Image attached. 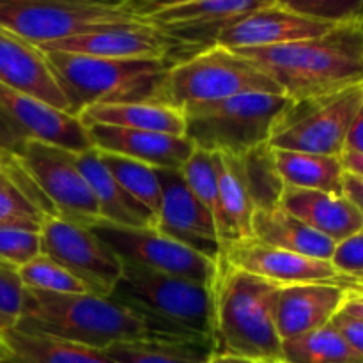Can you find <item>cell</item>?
<instances>
[{
	"instance_id": "obj_3",
	"label": "cell",
	"mask_w": 363,
	"mask_h": 363,
	"mask_svg": "<svg viewBox=\"0 0 363 363\" xmlns=\"http://www.w3.org/2000/svg\"><path fill=\"white\" fill-rule=\"evenodd\" d=\"M279 287L220 259L213 284V353L282 360L273 314Z\"/></svg>"
},
{
	"instance_id": "obj_20",
	"label": "cell",
	"mask_w": 363,
	"mask_h": 363,
	"mask_svg": "<svg viewBox=\"0 0 363 363\" xmlns=\"http://www.w3.org/2000/svg\"><path fill=\"white\" fill-rule=\"evenodd\" d=\"M85 128L92 147L98 151L126 156L155 169L179 170L195 149L184 135L156 133L105 124H91Z\"/></svg>"
},
{
	"instance_id": "obj_45",
	"label": "cell",
	"mask_w": 363,
	"mask_h": 363,
	"mask_svg": "<svg viewBox=\"0 0 363 363\" xmlns=\"http://www.w3.org/2000/svg\"><path fill=\"white\" fill-rule=\"evenodd\" d=\"M340 158H342L344 169H346L347 172L358 174V176L363 177V156L362 155H354V152L344 151Z\"/></svg>"
},
{
	"instance_id": "obj_44",
	"label": "cell",
	"mask_w": 363,
	"mask_h": 363,
	"mask_svg": "<svg viewBox=\"0 0 363 363\" xmlns=\"http://www.w3.org/2000/svg\"><path fill=\"white\" fill-rule=\"evenodd\" d=\"M208 363H284L282 360H264V358H250V357H238V354H223L211 353Z\"/></svg>"
},
{
	"instance_id": "obj_48",
	"label": "cell",
	"mask_w": 363,
	"mask_h": 363,
	"mask_svg": "<svg viewBox=\"0 0 363 363\" xmlns=\"http://www.w3.org/2000/svg\"><path fill=\"white\" fill-rule=\"evenodd\" d=\"M84 2H91V4H101V6H116V7H126V0H84Z\"/></svg>"
},
{
	"instance_id": "obj_11",
	"label": "cell",
	"mask_w": 363,
	"mask_h": 363,
	"mask_svg": "<svg viewBox=\"0 0 363 363\" xmlns=\"http://www.w3.org/2000/svg\"><path fill=\"white\" fill-rule=\"evenodd\" d=\"M27 140H41L73 152L92 149L87 128L73 113L0 84V162L20 155Z\"/></svg>"
},
{
	"instance_id": "obj_29",
	"label": "cell",
	"mask_w": 363,
	"mask_h": 363,
	"mask_svg": "<svg viewBox=\"0 0 363 363\" xmlns=\"http://www.w3.org/2000/svg\"><path fill=\"white\" fill-rule=\"evenodd\" d=\"M105 351L117 363H208L213 347L176 339H138L117 342Z\"/></svg>"
},
{
	"instance_id": "obj_40",
	"label": "cell",
	"mask_w": 363,
	"mask_h": 363,
	"mask_svg": "<svg viewBox=\"0 0 363 363\" xmlns=\"http://www.w3.org/2000/svg\"><path fill=\"white\" fill-rule=\"evenodd\" d=\"M332 325L344 335V339L358 351L363 358V319L340 308L339 314L332 319Z\"/></svg>"
},
{
	"instance_id": "obj_34",
	"label": "cell",
	"mask_w": 363,
	"mask_h": 363,
	"mask_svg": "<svg viewBox=\"0 0 363 363\" xmlns=\"http://www.w3.org/2000/svg\"><path fill=\"white\" fill-rule=\"evenodd\" d=\"M18 272H20L21 282L27 289L57 294L89 293L87 287L73 273L67 272L60 262L45 254H39L30 262L18 268Z\"/></svg>"
},
{
	"instance_id": "obj_25",
	"label": "cell",
	"mask_w": 363,
	"mask_h": 363,
	"mask_svg": "<svg viewBox=\"0 0 363 363\" xmlns=\"http://www.w3.org/2000/svg\"><path fill=\"white\" fill-rule=\"evenodd\" d=\"M77 163L94 195L99 218L124 227H155L151 213L145 211L121 188V184L101 163L94 147L77 152Z\"/></svg>"
},
{
	"instance_id": "obj_21",
	"label": "cell",
	"mask_w": 363,
	"mask_h": 363,
	"mask_svg": "<svg viewBox=\"0 0 363 363\" xmlns=\"http://www.w3.org/2000/svg\"><path fill=\"white\" fill-rule=\"evenodd\" d=\"M0 84L71 113L45 53L0 28Z\"/></svg>"
},
{
	"instance_id": "obj_50",
	"label": "cell",
	"mask_w": 363,
	"mask_h": 363,
	"mask_svg": "<svg viewBox=\"0 0 363 363\" xmlns=\"http://www.w3.org/2000/svg\"><path fill=\"white\" fill-rule=\"evenodd\" d=\"M344 282H350V284H362L363 286V273L362 275H354V277H346Z\"/></svg>"
},
{
	"instance_id": "obj_38",
	"label": "cell",
	"mask_w": 363,
	"mask_h": 363,
	"mask_svg": "<svg viewBox=\"0 0 363 363\" xmlns=\"http://www.w3.org/2000/svg\"><path fill=\"white\" fill-rule=\"evenodd\" d=\"M25 286L16 266L0 261V335L16 328L21 319Z\"/></svg>"
},
{
	"instance_id": "obj_35",
	"label": "cell",
	"mask_w": 363,
	"mask_h": 363,
	"mask_svg": "<svg viewBox=\"0 0 363 363\" xmlns=\"http://www.w3.org/2000/svg\"><path fill=\"white\" fill-rule=\"evenodd\" d=\"M301 16L332 25L363 23V0H273Z\"/></svg>"
},
{
	"instance_id": "obj_4",
	"label": "cell",
	"mask_w": 363,
	"mask_h": 363,
	"mask_svg": "<svg viewBox=\"0 0 363 363\" xmlns=\"http://www.w3.org/2000/svg\"><path fill=\"white\" fill-rule=\"evenodd\" d=\"M110 298L137 312L158 339L213 347V287L123 262Z\"/></svg>"
},
{
	"instance_id": "obj_30",
	"label": "cell",
	"mask_w": 363,
	"mask_h": 363,
	"mask_svg": "<svg viewBox=\"0 0 363 363\" xmlns=\"http://www.w3.org/2000/svg\"><path fill=\"white\" fill-rule=\"evenodd\" d=\"M284 363H363L358 351L330 323L282 342Z\"/></svg>"
},
{
	"instance_id": "obj_24",
	"label": "cell",
	"mask_w": 363,
	"mask_h": 363,
	"mask_svg": "<svg viewBox=\"0 0 363 363\" xmlns=\"http://www.w3.org/2000/svg\"><path fill=\"white\" fill-rule=\"evenodd\" d=\"M252 233L261 243L305 255L311 259L332 262L337 243L298 220L286 209H255L252 218Z\"/></svg>"
},
{
	"instance_id": "obj_43",
	"label": "cell",
	"mask_w": 363,
	"mask_h": 363,
	"mask_svg": "<svg viewBox=\"0 0 363 363\" xmlns=\"http://www.w3.org/2000/svg\"><path fill=\"white\" fill-rule=\"evenodd\" d=\"M344 151L354 152V155L363 156V106L354 117L353 124L350 128V133L346 138V149Z\"/></svg>"
},
{
	"instance_id": "obj_41",
	"label": "cell",
	"mask_w": 363,
	"mask_h": 363,
	"mask_svg": "<svg viewBox=\"0 0 363 363\" xmlns=\"http://www.w3.org/2000/svg\"><path fill=\"white\" fill-rule=\"evenodd\" d=\"M188 2H194V0H126V7L135 16L147 20L149 16L160 13V11L183 6Z\"/></svg>"
},
{
	"instance_id": "obj_37",
	"label": "cell",
	"mask_w": 363,
	"mask_h": 363,
	"mask_svg": "<svg viewBox=\"0 0 363 363\" xmlns=\"http://www.w3.org/2000/svg\"><path fill=\"white\" fill-rule=\"evenodd\" d=\"M41 254L39 229L0 225V261L21 268Z\"/></svg>"
},
{
	"instance_id": "obj_2",
	"label": "cell",
	"mask_w": 363,
	"mask_h": 363,
	"mask_svg": "<svg viewBox=\"0 0 363 363\" xmlns=\"http://www.w3.org/2000/svg\"><path fill=\"white\" fill-rule=\"evenodd\" d=\"M16 330L94 350L128 340L158 339L137 312L110 296L57 294L27 287Z\"/></svg>"
},
{
	"instance_id": "obj_5",
	"label": "cell",
	"mask_w": 363,
	"mask_h": 363,
	"mask_svg": "<svg viewBox=\"0 0 363 363\" xmlns=\"http://www.w3.org/2000/svg\"><path fill=\"white\" fill-rule=\"evenodd\" d=\"M78 117L92 105L131 101H160L170 64L162 59H105L80 53L41 50Z\"/></svg>"
},
{
	"instance_id": "obj_13",
	"label": "cell",
	"mask_w": 363,
	"mask_h": 363,
	"mask_svg": "<svg viewBox=\"0 0 363 363\" xmlns=\"http://www.w3.org/2000/svg\"><path fill=\"white\" fill-rule=\"evenodd\" d=\"M41 254L73 273L89 293L110 296L123 277V261L85 223L57 215L41 220Z\"/></svg>"
},
{
	"instance_id": "obj_15",
	"label": "cell",
	"mask_w": 363,
	"mask_h": 363,
	"mask_svg": "<svg viewBox=\"0 0 363 363\" xmlns=\"http://www.w3.org/2000/svg\"><path fill=\"white\" fill-rule=\"evenodd\" d=\"M162 184V202L155 220V229L197 254L220 262L222 241L215 220L195 199L179 170L156 169Z\"/></svg>"
},
{
	"instance_id": "obj_8",
	"label": "cell",
	"mask_w": 363,
	"mask_h": 363,
	"mask_svg": "<svg viewBox=\"0 0 363 363\" xmlns=\"http://www.w3.org/2000/svg\"><path fill=\"white\" fill-rule=\"evenodd\" d=\"M363 106V85L337 94L291 99L273 126L268 144L273 149L342 156L354 117Z\"/></svg>"
},
{
	"instance_id": "obj_26",
	"label": "cell",
	"mask_w": 363,
	"mask_h": 363,
	"mask_svg": "<svg viewBox=\"0 0 363 363\" xmlns=\"http://www.w3.org/2000/svg\"><path fill=\"white\" fill-rule=\"evenodd\" d=\"M84 126L130 128V130L156 131V133L184 135V116L181 110L158 101H131L92 105L78 113Z\"/></svg>"
},
{
	"instance_id": "obj_1",
	"label": "cell",
	"mask_w": 363,
	"mask_h": 363,
	"mask_svg": "<svg viewBox=\"0 0 363 363\" xmlns=\"http://www.w3.org/2000/svg\"><path fill=\"white\" fill-rule=\"evenodd\" d=\"M233 52L254 62L293 101L363 85V23L335 25L315 38Z\"/></svg>"
},
{
	"instance_id": "obj_16",
	"label": "cell",
	"mask_w": 363,
	"mask_h": 363,
	"mask_svg": "<svg viewBox=\"0 0 363 363\" xmlns=\"http://www.w3.org/2000/svg\"><path fill=\"white\" fill-rule=\"evenodd\" d=\"M39 50L105 59H162L172 66L174 41L147 21L108 25L98 30L46 43Z\"/></svg>"
},
{
	"instance_id": "obj_42",
	"label": "cell",
	"mask_w": 363,
	"mask_h": 363,
	"mask_svg": "<svg viewBox=\"0 0 363 363\" xmlns=\"http://www.w3.org/2000/svg\"><path fill=\"white\" fill-rule=\"evenodd\" d=\"M342 194L354 204L363 218V177L353 172H344Z\"/></svg>"
},
{
	"instance_id": "obj_22",
	"label": "cell",
	"mask_w": 363,
	"mask_h": 363,
	"mask_svg": "<svg viewBox=\"0 0 363 363\" xmlns=\"http://www.w3.org/2000/svg\"><path fill=\"white\" fill-rule=\"evenodd\" d=\"M280 208L335 243L347 240L363 227L360 211L344 194L286 186Z\"/></svg>"
},
{
	"instance_id": "obj_27",
	"label": "cell",
	"mask_w": 363,
	"mask_h": 363,
	"mask_svg": "<svg viewBox=\"0 0 363 363\" xmlns=\"http://www.w3.org/2000/svg\"><path fill=\"white\" fill-rule=\"evenodd\" d=\"M2 339L11 351V360L6 363H117L103 350L25 333L16 328L2 333Z\"/></svg>"
},
{
	"instance_id": "obj_32",
	"label": "cell",
	"mask_w": 363,
	"mask_h": 363,
	"mask_svg": "<svg viewBox=\"0 0 363 363\" xmlns=\"http://www.w3.org/2000/svg\"><path fill=\"white\" fill-rule=\"evenodd\" d=\"M238 158L241 162L245 183H247L248 191H250L254 208H279L286 183H284L282 176L279 172L272 145L264 142V144L243 152Z\"/></svg>"
},
{
	"instance_id": "obj_19",
	"label": "cell",
	"mask_w": 363,
	"mask_h": 363,
	"mask_svg": "<svg viewBox=\"0 0 363 363\" xmlns=\"http://www.w3.org/2000/svg\"><path fill=\"white\" fill-rule=\"evenodd\" d=\"M335 25L301 16L279 4L259 7L223 28L216 38V45L229 50L266 48L315 38Z\"/></svg>"
},
{
	"instance_id": "obj_49",
	"label": "cell",
	"mask_w": 363,
	"mask_h": 363,
	"mask_svg": "<svg viewBox=\"0 0 363 363\" xmlns=\"http://www.w3.org/2000/svg\"><path fill=\"white\" fill-rule=\"evenodd\" d=\"M346 286L350 287V291H353V293H357V294H362V296H363V286H362V284L346 282Z\"/></svg>"
},
{
	"instance_id": "obj_36",
	"label": "cell",
	"mask_w": 363,
	"mask_h": 363,
	"mask_svg": "<svg viewBox=\"0 0 363 363\" xmlns=\"http://www.w3.org/2000/svg\"><path fill=\"white\" fill-rule=\"evenodd\" d=\"M45 213L7 176L0 174V225L39 229Z\"/></svg>"
},
{
	"instance_id": "obj_7",
	"label": "cell",
	"mask_w": 363,
	"mask_h": 363,
	"mask_svg": "<svg viewBox=\"0 0 363 363\" xmlns=\"http://www.w3.org/2000/svg\"><path fill=\"white\" fill-rule=\"evenodd\" d=\"M289 101L284 94L252 92L190 106L183 110L184 137L195 149L241 156L269 140Z\"/></svg>"
},
{
	"instance_id": "obj_46",
	"label": "cell",
	"mask_w": 363,
	"mask_h": 363,
	"mask_svg": "<svg viewBox=\"0 0 363 363\" xmlns=\"http://www.w3.org/2000/svg\"><path fill=\"white\" fill-rule=\"evenodd\" d=\"M342 308L346 312H350V314L358 315V318L363 319V296L362 294H357L353 293V291H350V298H347V301L344 303Z\"/></svg>"
},
{
	"instance_id": "obj_51",
	"label": "cell",
	"mask_w": 363,
	"mask_h": 363,
	"mask_svg": "<svg viewBox=\"0 0 363 363\" xmlns=\"http://www.w3.org/2000/svg\"><path fill=\"white\" fill-rule=\"evenodd\" d=\"M4 172V165H2V162H0V174Z\"/></svg>"
},
{
	"instance_id": "obj_31",
	"label": "cell",
	"mask_w": 363,
	"mask_h": 363,
	"mask_svg": "<svg viewBox=\"0 0 363 363\" xmlns=\"http://www.w3.org/2000/svg\"><path fill=\"white\" fill-rule=\"evenodd\" d=\"M98 155L106 170L121 184V188L131 199H135L145 211L151 213L152 218L156 220L160 202H162V184H160L155 167H149L126 156L113 155V152L98 151Z\"/></svg>"
},
{
	"instance_id": "obj_17",
	"label": "cell",
	"mask_w": 363,
	"mask_h": 363,
	"mask_svg": "<svg viewBox=\"0 0 363 363\" xmlns=\"http://www.w3.org/2000/svg\"><path fill=\"white\" fill-rule=\"evenodd\" d=\"M222 261L234 268L269 280L280 287L305 282H344L346 280V277L340 275L330 261H319V259L293 254V252L261 243L255 238L229 245L223 250Z\"/></svg>"
},
{
	"instance_id": "obj_6",
	"label": "cell",
	"mask_w": 363,
	"mask_h": 363,
	"mask_svg": "<svg viewBox=\"0 0 363 363\" xmlns=\"http://www.w3.org/2000/svg\"><path fill=\"white\" fill-rule=\"evenodd\" d=\"M252 92L282 94L254 62L223 46H211L169 67L160 101L177 110Z\"/></svg>"
},
{
	"instance_id": "obj_9",
	"label": "cell",
	"mask_w": 363,
	"mask_h": 363,
	"mask_svg": "<svg viewBox=\"0 0 363 363\" xmlns=\"http://www.w3.org/2000/svg\"><path fill=\"white\" fill-rule=\"evenodd\" d=\"M135 21L145 20L128 7L84 0H0V28L34 46Z\"/></svg>"
},
{
	"instance_id": "obj_47",
	"label": "cell",
	"mask_w": 363,
	"mask_h": 363,
	"mask_svg": "<svg viewBox=\"0 0 363 363\" xmlns=\"http://www.w3.org/2000/svg\"><path fill=\"white\" fill-rule=\"evenodd\" d=\"M11 360V351L9 347H7L6 340L2 339V335H0V363H6Z\"/></svg>"
},
{
	"instance_id": "obj_33",
	"label": "cell",
	"mask_w": 363,
	"mask_h": 363,
	"mask_svg": "<svg viewBox=\"0 0 363 363\" xmlns=\"http://www.w3.org/2000/svg\"><path fill=\"white\" fill-rule=\"evenodd\" d=\"M184 183L199 202L215 220L220 236V206H218V167L216 155L202 149H194L190 158L179 169Z\"/></svg>"
},
{
	"instance_id": "obj_10",
	"label": "cell",
	"mask_w": 363,
	"mask_h": 363,
	"mask_svg": "<svg viewBox=\"0 0 363 363\" xmlns=\"http://www.w3.org/2000/svg\"><path fill=\"white\" fill-rule=\"evenodd\" d=\"M14 163L41 194L52 215L91 223L99 218L91 186L77 163V152L41 140H27ZM6 165V163H4Z\"/></svg>"
},
{
	"instance_id": "obj_14",
	"label": "cell",
	"mask_w": 363,
	"mask_h": 363,
	"mask_svg": "<svg viewBox=\"0 0 363 363\" xmlns=\"http://www.w3.org/2000/svg\"><path fill=\"white\" fill-rule=\"evenodd\" d=\"M273 4V0H194L149 16L174 41V64L216 45L220 32L245 14Z\"/></svg>"
},
{
	"instance_id": "obj_39",
	"label": "cell",
	"mask_w": 363,
	"mask_h": 363,
	"mask_svg": "<svg viewBox=\"0 0 363 363\" xmlns=\"http://www.w3.org/2000/svg\"><path fill=\"white\" fill-rule=\"evenodd\" d=\"M332 264L342 277H354L363 273V227L347 240L337 243Z\"/></svg>"
},
{
	"instance_id": "obj_28",
	"label": "cell",
	"mask_w": 363,
	"mask_h": 363,
	"mask_svg": "<svg viewBox=\"0 0 363 363\" xmlns=\"http://www.w3.org/2000/svg\"><path fill=\"white\" fill-rule=\"evenodd\" d=\"M273 155L286 186L342 194L346 169L340 156L311 155L286 149H273Z\"/></svg>"
},
{
	"instance_id": "obj_18",
	"label": "cell",
	"mask_w": 363,
	"mask_h": 363,
	"mask_svg": "<svg viewBox=\"0 0 363 363\" xmlns=\"http://www.w3.org/2000/svg\"><path fill=\"white\" fill-rule=\"evenodd\" d=\"M347 298L350 287L346 282H305L279 287L273 314L282 342L330 325Z\"/></svg>"
},
{
	"instance_id": "obj_12",
	"label": "cell",
	"mask_w": 363,
	"mask_h": 363,
	"mask_svg": "<svg viewBox=\"0 0 363 363\" xmlns=\"http://www.w3.org/2000/svg\"><path fill=\"white\" fill-rule=\"evenodd\" d=\"M87 227L123 262L194 280L208 287L215 284L218 262L177 243L155 227H124L101 218L87 223Z\"/></svg>"
},
{
	"instance_id": "obj_23",
	"label": "cell",
	"mask_w": 363,
	"mask_h": 363,
	"mask_svg": "<svg viewBox=\"0 0 363 363\" xmlns=\"http://www.w3.org/2000/svg\"><path fill=\"white\" fill-rule=\"evenodd\" d=\"M215 155L216 167H218L220 241L225 250L229 245L254 238L252 218L255 208L245 183L240 158L230 152H215Z\"/></svg>"
}]
</instances>
